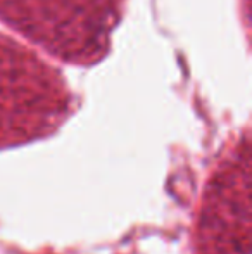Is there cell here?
Masks as SVG:
<instances>
[{
  "label": "cell",
  "mask_w": 252,
  "mask_h": 254,
  "mask_svg": "<svg viewBox=\"0 0 252 254\" xmlns=\"http://www.w3.org/2000/svg\"><path fill=\"white\" fill-rule=\"evenodd\" d=\"M123 0H0V19L62 61L102 57Z\"/></svg>",
  "instance_id": "obj_1"
}]
</instances>
